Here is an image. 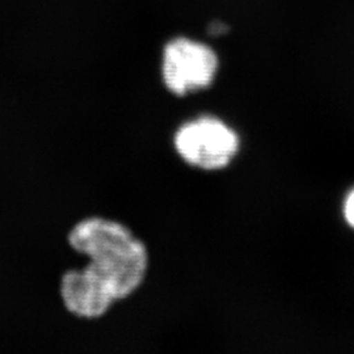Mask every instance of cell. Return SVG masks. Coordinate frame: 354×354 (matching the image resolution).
<instances>
[{
  "label": "cell",
  "instance_id": "obj_1",
  "mask_svg": "<svg viewBox=\"0 0 354 354\" xmlns=\"http://www.w3.org/2000/svg\"><path fill=\"white\" fill-rule=\"evenodd\" d=\"M70 248L84 257V266L64 270L58 294L64 311L93 322L105 317L115 302L140 289L149 269V252L125 225L104 216L76 221L66 236Z\"/></svg>",
  "mask_w": 354,
  "mask_h": 354
},
{
  "label": "cell",
  "instance_id": "obj_2",
  "mask_svg": "<svg viewBox=\"0 0 354 354\" xmlns=\"http://www.w3.org/2000/svg\"><path fill=\"white\" fill-rule=\"evenodd\" d=\"M238 134L222 121L201 117L178 129L175 147L190 165L206 171L227 167L239 151Z\"/></svg>",
  "mask_w": 354,
  "mask_h": 354
},
{
  "label": "cell",
  "instance_id": "obj_3",
  "mask_svg": "<svg viewBox=\"0 0 354 354\" xmlns=\"http://www.w3.org/2000/svg\"><path fill=\"white\" fill-rule=\"evenodd\" d=\"M218 70L213 49L201 42L176 38L165 46L162 74L167 88L177 96L207 88Z\"/></svg>",
  "mask_w": 354,
  "mask_h": 354
},
{
  "label": "cell",
  "instance_id": "obj_4",
  "mask_svg": "<svg viewBox=\"0 0 354 354\" xmlns=\"http://www.w3.org/2000/svg\"><path fill=\"white\" fill-rule=\"evenodd\" d=\"M344 213H345V218H346L348 223L352 227H354V190L349 194V197L346 198Z\"/></svg>",
  "mask_w": 354,
  "mask_h": 354
}]
</instances>
